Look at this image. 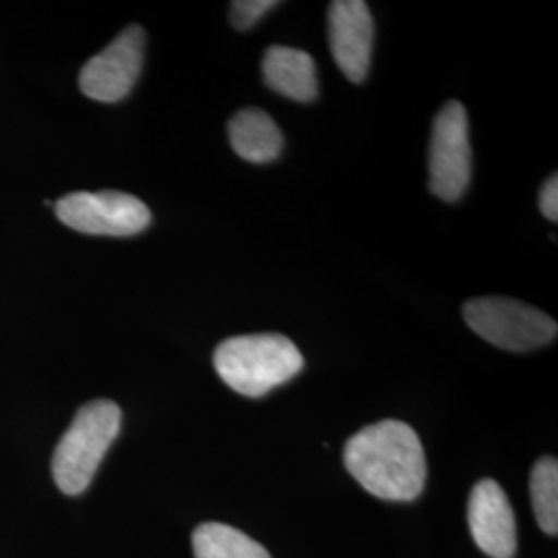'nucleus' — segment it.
I'll use <instances>...</instances> for the list:
<instances>
[{
    "mask_svg": "<svg viewBox=\"0 0 558 558\" xmlns=\"http://www.w3.org/2000/svg\"><path fill=\"white\" fill-rule=\"evenodd\" d=\"M343 461L360 486L379 499L408 502L424 490V449L405 422L383 420L362 428L345 442Z\"/></svg>",
    "mask_w": 558,
    "mask_h": 558,
    "instance_id": "obj_1",
    "label": "nucleus"
},
{
    "mask_svg": "<svg viewBox=\"0 0 558 558\" xmlns=\"http://www.w3.org/2000/svg\"><path fill=\"white\" fill-rule=\"evenodd\" d=\"M220 379L246 398H263L294 379L304 359L292 339L279 333H255L221 341L214 354Z\"/></svg>",
    "mask_w": 558,
    "mask_h": 558,
    "instance_id": "obj_2",
    "label": "nucleus"
},
{
    "mask_svg": "<svg viewBox=\"0 0 558 558\" xmlns=\"http://www.w3.org/2000/svg\"><path fill=\"white\" fill-rule=\"evenodd\" d=\"M120 422L122 412L114 401L98 399L81 408L52 458L54 482L64 495H81L89 488L101 459L119 437Z\"/></svg>",
    "mask_w": 558,
    "mask_h": 558,
    "instance_id": "obj_3",
    "label": "nucleus"
},
{
    "mask_svg": "<svg viewBox=\"0 0 558 558\" xmlns=\"http://www.w3.org/2000/svg\"><path fill=\"white\" fill-rule=\"evenodd\" d=\"M463 319L488 343L509 352H530L557 338V320L519 300L476 299L465 302Z\"/></svg>",
    "mask_w": 558,
    "mask_h": 558,
    "instance_id": "obj_4",
    "label": "nucleus"
},
{
    "mask_svg": "<svg viewBox=\"0 0 558 558\" xmlns=\"http://www.w3.org/2000/svg\"><path fill=\"white\" fill-rule=\"evenodd\" d=\"M428 186L430 193L447 203L463 197L472 179L470 122L459 101L442 106L435 124L428 149Z\"/></svg>",
    "mask_w": 558,
    "mask_h": 558,
    "instance_id": "obj_5",
    "label": "nucleus"
},
{
    "mask_svg": "<svg viewBox=\"0 0 558 558\" xmlns=\"http://www.w3.org/2000/svg\"><path fill=\"white\" fill-rule=\"evenodd\" d=\"M54 209L64 226L92 236H135L151 223L149 207L120 191L71 193Z\"/></svg>",
    "mask_w": 558,
    "mask_h": 558,
    "instance_id": "obj_6",
    "label": "nucleus"
},
{
    "mask_svg": "<svg viewBox=\"0 0 558 558\" xmlns=\"http://www.w3.org/2000/svg\"><path fill=\"white\" fill-rule=\"evenodd\" d=\"M145 54V32L131 25L100 54L81 69V92L92 100L114 104L129 96L140 80Z\"/></svg>",
    "mask_w": 558,
    "mask_h": 558,
    "instance_id": "obj_7",
    "label": "nucleus"
},
{
    "mask_svg": "<svg viewBox=\"0 0 558 558\" xmlns=\"http://www.w3.org/2000/svg\"><path fill=\"white\" fill-rule=\"evenodd\" d=\"M375 41V21L362 0H336L329 4V46L339 71L360 83L368 75Z\"/></svg>",
    "mask_w": 558,
    "mask_h": 558,
    "instance_id": "obj_8",
    "label": "nucleus"
},
{
    "mask_svg": "<svg viewBox=\"0 0 558 558\" xmlns=\"http://www.w3.org/2000/svg\"><path fill=\"white\" fill-rule=\"evenodd\" d=\"M468 523L480 550L493 558H513L518 523L513 507L495 480H480L468 502Z\"/></svg>",
    "mask_w": 558,
    "mask_h": 558,
    "instance_id": "obj_9",
    "label": "nucleus"
},
{
    "mask_svg": "<svg viewBox=\"0 0 558 558\" xmlns=\"http://www.w3.org/2000/svg\"><path fill=\"white\" fill-rule=\"evenodd\" d=\"M263 80L290 100L306 104L319 96L317 64L308 52L299 48L271 46L263 59Z\"/></svg>",
    "mask_w": 558,
    "mask_h": 558,
    "instance_id": "obj_10",
    "label": "nucleus"
},
{
    "mask_svg": "<svg viewBox=\"0 0 558 558\" xmlns=\"http://www.w3.org/2000/svg\"><path fill=\"white\" fill-rule=\"evenodd\" d=\"M230 145L242 160L274 161L283 149V135L276 120L259 108H244L228 124Z\"/></svg>",
    "mask_w": 558,
    "mask_h": 558,
    "instance_id": "obj_11",
    "label": "nucleus"
},
{
    "mask_svg": "<svg viewBox=\"0 0 558 558\" xmlns=\"http://www.w3.org/2000/svg\"><path fill=\"white\" fill-rule=\"evenodd\" d=\"M195 558H271L265 546L226 523H201L193 534Z\"/></svg>",
    "mask_w": 558,
    "mask_h": 558,
    "instance_id": "obj_12",
    "label": "nucleus"
},
{
    "mask_svg": "<svg viewBox=\"0 0 558 558\" xmlns=\"http://www.w3.org/2000/svg\"><path fill=\"white\" fill-rule=\"evenodd\" d=\"M530 493L534 513L542 532L558 534V461L555 458H542L532 468Z\"/></svg>",
    "mask_w": 558,
    "mask_h": 558,
    "instance_id": "obj_13",
    "label": "nucleus"
},
{
    "mask_svg": "<svg viewBox=\"0 0 558 558\" xmlns=\"http://www.w3.org/2000/svg\"><path fill=\"white\" fill-rule=\"evenodd\" d=\"M278 4L276 0H236L230 4V20L236 29L246 32L255 27L257 21L263 15H267L271 9H276Z\"/></svg>",
    "mask_w": 558,
    "mask_h": 558,
    "instance_id": "obj_14",
    "label": "nucleus"
},
{
    "mask_svg": "<svg viewBox=\"0 0 558 558\" xmlns=\"http://www.w3.org/2000/svg\"><path fill=\"white\" fill-rule=\"evenodd\" d=\"M539 209L544 214V218L550 221L558 220V179L557 174H553L550 179L544 182L542 191H539Z\"/></svg>",
    "mask_w": 558,
    "mask_h": 558,
    "instance_id": "obj_15",
    "label": "nucleus"
}]
</instances>
